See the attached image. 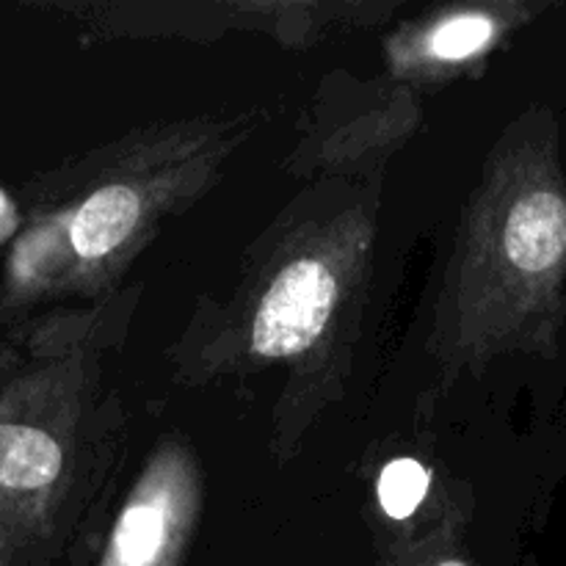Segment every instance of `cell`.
I'll use <instances>...</instances> for the list:
<instances>
[{
	"instance_id": "cell-4",
	"label": "cell",
	"mask_w": 566,
	"mask_h": 566,
	"mask_svg": "<svg viewBox=\"0 0 566 566\" xmlns=\"http://www.w3.org/2000/svg\"><path fill=\"white\" fill-rule=\"evenodd\" d=\"M142 216L138 193L127 186H105L77 208L70 224V243L77 258L103 260L130 238Z\"/></svg>"
},
{
	"instance_id": "cell-2",
	"label": "cell",
	"mask_w": 566,
	"mask_h": 566,
	"mask_svg": "<svg viewBox=\"0 0 566 566\" xmlns=\"http://www.w3.org/2000/svg\"><path fill=\"white\" fill-rule=\"evenodd\" d=\"M337 302V280L326 260L287 263L260 298L252 318V352L260 357H293L313 346Z\"/></svg>"
},
{
	"instance_id": "cell-6",
	"label": "cell",
	"mask_w": 566,
	"mask_h": 566,
	"mask_svg": "<svg viewBox=\"0 0 566 566\" xmlns=\"http://www.w3.org/2000/svg\"><path fill=\"white\" fill-rule=\"evenodd\" d=\"M490 39H492V22L486 20V17H479V14L457 17V20L446 22V25L431 36V53L448 61H459L479 53Z\"/></svg>"
},
{
	"instance_id": "cell-8",
	"label": "cell",
	"mask_w": 566,
	"mask_h": 566,
	"mask_svg": "<svg viewBox=\"0 0 566 566\" xmlns=\"http://www.w3.org/2000/svg\"><path fill=\"white\" fill-rule=\"evenodd\" d=\"M418 566H470L468 562H459V558H434V562H426Z\"/></svg>"
},
{
	"instance_id": "cell-3",
	"label": "cell",
	"mask_w": 566,
	"mask_h": 566,
	"mask_svg": "<svg viewBox=\"0 0 566 566\" xmlns=\"http://www.w3.org/2000/svg\"><path fill=\"white\" fill-rule=\"evenodd\" d=\"M186 531L188 490L177 468L160 464L116 520L99 566H177Z\"/></svg>"
},
{
	"instance_id": "cell-1",
	"label": "cell",
	"mask_w": 566,
	"mask_h": 566,
	"mask_svg": "<svg viewBox=\"0 0 566 566\" xmlns=\"http://www.w3.org/2000/svg\"><path fill=\"white\" fill-rule=\"evenodd\" d=\"M564 274L562 171L542 144H525L506 160L481 213L470 280L479 335L553 346Z\"/></svg>"
},
{
	"instance_id": "cell-5",
	"label": "cell",
	"mask_w": 566,
	"mask_h": 566,
	"mask_svg": "<svg viewBox=\"0 0 566 566\" xmlns=\"http://www.w3.org/2000/svg\"><path fill=\"white\" fill-rule=\"evenodd\" d=\"M429 492V470L415 459H396L379 475V501L390 517L403 520Z\"/></svg>"
},
{
	"instance_id": "cell-7",
	"label": "cell",
	"mask_w": 566,
	"mask_h": 566,
	"mask_svg": "<svg viewBox=\"0 0 566 566\" xmlns=\"http://www.w3.org/2000/svg\"><path fill=\"white\" fill-rule=\"evenodd\" d=\"M14 227V219H11V208H9V199L0 193V238Z\"/></svg>"
}]
</instances>
